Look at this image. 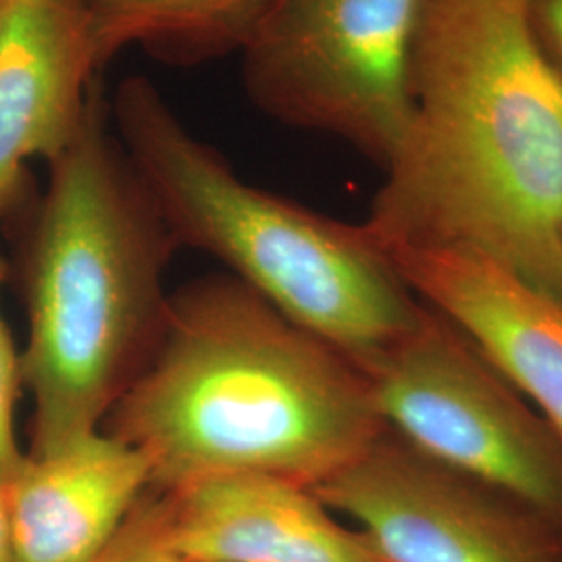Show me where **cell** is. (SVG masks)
Segmentation results:
<instances>
[{
    "label": "cell",
    "mask_w": 562,
    "mask_h": 562,
    "mask_svg": "<svg viewBox=\"0 0 562 562\" xmlns=\"http://www.w3.org/2000/svg\"><path fill=\"white\" fill-rule=\"evenodd\" d=\"M527 18L543 57L562 80V0H527Z\"/></svg>",
    "instance_id": "cell-15"
},
{
    "label": "cell",
    "mask_w": 562,
    "mask_h": 562,
    "mask_svg": "<svg viewBox=\"0 0 562 562\" xmlns=\"http://www.w3.org/2000/svg\"><path fill=\"white\" fill-rule=\"evenodd\" d=\"M419 11L422 0H271L240 50L246 97L383 169L411 115Z\"/></svg>",
    "instance_id": "cell-5"
},
{
    "label": "cell",
    "mask_w": 562,
    "mask_h": 562,
    "mask_svg": "<svg viewBox=\"0 0 562 562\" xmlns=\"http://www.w3.org/2000/svg\"><path fill=\"white\" fill-rule=\"evenodd\" d=\"M383 173L362 225L385 257L457 250L562 302V80L527 0H422Z\"/></svg>",
    "instance_id": "cell-1"
},
{
    "label": "cell",
    "mask_w": 562,
    "mask_h": 562,
    "mask_svg": "<svg viewBox=\"0 0 562 562\" xmlns=\"http://www.w3.org/2000/svg\"><path fill=\"white\" fill-rule=\"evenodd\" d=\"M387 259L415 296L459 325L562 436V302L457 250Z\"/></svg>",
    "instance_id": "cell-10"
},
{
    "label": "cell",
    "mask_w": 562,
    "mask_h": 562,
    "mask_svg": "<svg viewBox=\"0 0 562 562\" xmlns=\"http://www.w3.org/2000/svg\"><path fill=\"white\" fill-rule=\"evenodd\" d=\"M361 371L394 434L562 531V436L459 325L425 304L417 327Z\"/></svg>",
    "instance_id": "cell-6"
},
{
    "label": "cell",
    "mask_w": 562,
    "mask_h": 562,
    "mask_svg": "<svg viewBox=\"0 0 562 562\" xmlns=\"http://www.w3.org/2000/svg\"><path fill=\"white\" fill-rule=\"evenodd\" d=\"M101 69L81 0H4L0 13V217L30 159L74 140Z\"/></svg>",
    "instance_id": "cell-9"
},
{
    "label": "cell",
    "mask_w": 562,
    "mask_h": 562,
    "mask_svg": "<svg viewBox=\"0 0 562 562\" xmlns=\"http://www.w3.org/2000/svg\"><path fill=\"white\" fill-rule=\"evenodd\" d=\"M155 492L165 542L190 561L385 562L308 487L276 475L225 473Z\"/></svg>",
    "instance_id": "cell-8"
},
{
    "label": "cell",
    "mask_w": 562,
    "mask_h": 562,
    "mask_svg": "<svg viewBox=\"0 0 562 562\" xmlns=\"http://www.w3.org/2000/svg\"><path fill=\"white\" fill-rule=\"evenodd\" d=\"M153 485L138 448L97 431L57 452H25L4 482L15 562H90Z\"/></svg>",
    "instance_id": "cell-11"
},
{
    "label": "cell",
    "mask_w": 562,
    "mask_h": 562,
    "mask_svg": "<svg viewBox=\"0 0 562 562\" xmlns=\"http://www.w3.org/2000/svg\"><path fill=\"white\" fill-rule=\"evenodd\" d=\"M0 562H15L9 508H7V496H4V483L2 482H0Z\"/></svg>",
    "instance_id": "cell-16"
},
{
    "label": "cell",
    "mask_w": 562,
    "mask_h": 562,
    "mask_svg": "<svg viewBox=\"0 0 562 562\" xmlns=\"http://www.w3.org/2000/svg\"><path fill=\"white\" fill-rule=\"evenodd\" d=\"M102 429L138 448L165 492L225 473L313 490L390 427L357 362L213 276L169 296L150 361Z\"/></svg>",
    "instance_id": "cell-2"
},
{
    "label": "cell",
    "mask_w": 562,
    "mask_h": 562,
    "mask_svg": "<svg viewBox=\"0 0 562 562\" xmlns=\"http://www.w3.org/2000/svg\"><path fill=\"white\" fill-rule=\"evenodd\" d=\"M50 165L27 246L32 457L101 431L161 338L162 276L178 250L94 81L80 127Z\"/></svg>",
    "instance_id": "cell-3"
},
{
    "label": "cell",
    "mask_w": 562,
    "mask_h": 562,
    "mask_svg": "<svg viewBox=\"0 0 562 562\" xmlns=\"http://www.w3.org/2000/svg\"><path fill=\"white\" fill-rule=\"evenodd\" d=\"M311 492L359 522L385 562H562L554 522L392 429Z\"/></svg>",
    "instance_id": "cell-7"
},
{
    "label": "cell",
    "mask_w": 562,
    "mask_h": 562,
    "mask_svg": "<svg viewBox=\"0 0 562 562\" xmlns=\"http://www.w3.org/2000/svg\"><path fill=\"white\" fill-rule=\"evenodd\" d=\"M2 4H4V0H0V13H2Z\"/></svg>",
    "instance_id": "cell-17"
},
{
    "label": "cell",
    "mask_w": 562,
    "mask_h": 562,
    "mask_svg": "<svg viewBox=\"0 0 562 562\" xmlns=\"http://www.w3.org/2000/svg\"><path fill=\"white\" fill-rule=\"evenodd\" d=\"M7 276L4 261L0 259V283ZM23 385L21 355L15 350L7 323L0 315V482L4 483L20 467L25 452H21L15 431V406Z\"/></svg>",
    "instance_id": "cell-14"
},
{
    "label": "cell",
    "mask_w": 562,
    "mask_h": 562,
    "mask_svg": "<svg viewBox=\"0 0 562 562\" xmlns=\"http://www.w3.org/2000/svg\"><path fill=\"white\" fill-rule=\"evenodd\" d=\"M99 69L127 48L173 67L240 55L271 0H81Z\"/></svg>",
    "instance_id": "cell-12"
},
{
    "label": "cell",
    "mask_w": 562,
    "mask_h": 562,
    "mask_svg": "<svg viewBox=\"0 0 562 562\" xmlns=\"http://www.w3.org/2000/svg\"><path fill=\"white\" fill-rule=\"evenodd\" d=\"M111 121L178 248H194L331 344L373 361L422 322L423 304L364 225L331 220L241 180L146 76L109 97Z\"/></svg>",
    "instance_id": "cell-4"
},
{
    "label": "cell",
    "mask_w": 562,
    "mask_h": 562,
    "mask_svg": "<svg viewBox=\"0 0 562 562\" xmlns=\"http://www.w3.org/2000/svg\"><path fill=\"white\" fill-rule=\"evenodd\" d=\"M90 562H194L165 542L159 494L150 487L115 538Z\"/></svg>",
    "instance_id": "cell-13"
}]
</instances>
